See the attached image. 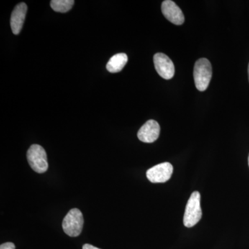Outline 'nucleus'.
Wrapping results in <instances>:
<instances>
[{
  "label": "nucleus",
  "instance_id": "nucleus-5",
  "mask_svg": "<svg viewBox=\"0 0 249 249\" xmlns=\"http://www.w3.org/2000/svg\"><path fill=\"white\" fill-rule=\"evenodd\" d=\"M173 173V165L168 162H165L147 170L146 176L150 182L165 183L171 178Z\"/></svg>",
  "mask_w": 249,
  "mask_h": 249
},
{
  "label": "nucleus",
  "instance_id": "nucleus-9",
  "mask_svg": "<svg viewBox=\"0 0 249 249\" xmlns=\"http://www.w3.org/2000/svg\"><path fill=\"white\" fill-rule=\"evenodd\" d=\"M27 12L25 3H19L14 8L11 17V27L13 34L18 35L22 30Z\"/></svg>",
  "mask_w": 249,
  "mask_h": 249
},
{
  "label": "nucleus",
  "instance_id": "nucleus-2",
  "mask_svg": "<svg viewBox=\"0 0 249 249\" xmlns=\"http://www.w3.org/2000/svg\"><path fill=\"white\" fill-rule=\"evenodd\" d=\"M212 66L206 58H200L196 62L194 67L195 83L196 89L204 91L207 89L212 78Z\"/></svg>",
  "mask_w": 249,
  "mask_h": 249
},
{
  "label": "nucleus",
  "instance_id": "nucleus-10",
  "mask_svg": "<svg viewBox=\"0 0 249 249\" xmlns=\"http://www.w3.org/2000/svg\"><path fill=\"white\" fill-rule=\"evenodd\" d=\"M127 55L125 53H121L116 54L111 57L107 64V70L110 73H118L120 72L127 64Z\"/></svg>",
  "mask_w": 249,
  "mask_h": 249
},
{
  "label": "nucleus",
  "instance_id": "nucleus-1",
  "mask_svg": "<svg viewBox=\"0 0 249 249\" xmlns=\"http://www.w3.org/2000/svg\"><path fill=\"white\" fill-rule=\"evenodd\" d=\"M201 196L198 191L192 193L187 203L186 211L183 216V224L187 228L196 225L202 217V211L200 205Z\"/></svg>",
  "mask_w": 249,
  "mask_h": 249
},
{
  "label": "nucleus",
  "instance_id": "nucleus-13",
  "mask_svg": "<svg viewBox=\"0 0 249 249\" xmlns=\"http://www.w3.org/2000/svg\"><path fill=\"white\" fill-rule=\"evenodd\" d=\"M83 249H101L97 247H93V245H89V244H85L83 246Z\"/></svg>",
  "mask_w": 249,
  "mask_h": 249
},
{
  "label": "nucleus",
  "instance_id": "nucleus-4",
  "mask_svg": "<svg viewBox=\"0 0 249 249\" xmlns=\"http://www.w3.org/2000/svg\"><path fill=\"white\" fill-rule=\"evenodd\" d=\"M27 160L31 168L37 173H44L48 170L49 164L45 149L34 144L28 150Z\"/></svg>",
  "mask_w": 249,
  "mask_h": 249
},
{
  "label": "nucleus",
  "instance_id": "nucleus-6",
  "mask_svg": "<svg viewBox=\"0 0 249 249\" xmlns=\"http://www.w3.org/2000/svg\"><path fill=\"white\" fill-rule=\"evenodd\" d=\"M156 71L165 80L173 78L175 75V66L171 59L164 53H157L154 55Z\"/></svg>",
  "mask_w": 249,
  "mask_h": 249
},
{
  "label": "nucleus",
  "instance_id": "nucleus-8",
  "mask_svg": "<svg viewBox=\"0 0 249 249\" xmlns=\"http://www.w3.org/2000/svg\"><path fill=\"white\" fill-rule=\"evenodd\" d=\"M160 134V126L155 120L147 121L139 129L138 138L141 142L151 143L158 139Z\"/></svg>",
  "mask_w": 249,
  "mask_h": 249
},
{
  "label": "nucleus",
  "instance_id": "nucleus-12",
  "mask_svg": "<svg viewBox=\"0 0 249 249\" xmlns=\"http://www.w3.org/2000/svg\"><path fill=\"white\" fill-rule=\"evenodd\" d=\"M0 249H16V246L12 242H6L0 246Z\"/></svg>",
  "mask_w": 249,
  "mask_h": 249
},
{
  "label": "nucleus",
  "instance_id": "nucleus-7",
  "mask_svg": "<svg viewBox=\"0 0 249 249\" xmlns=\"http://www.w3.org/2000/svg\"><path fill=\"white\" fill-rule=\"evenodd\" d=\"M161 11L165 18L176 25H181L185 18L182 11L171 0H165L161 5Z\"/></svg>",
  "mask_w": 249,
  "mask_h": 249
},
{
  "label": "nucleus",
  "instance_id": "nucleus-3",
  "mask_svg": "<svg viewBox=\"0 0 249 249\" xmlns=\"http://www.w3.org/2000/svg\"><path fill=\"white\" fill-rule=\"evenodd\" d=\"M84 218L81 211L78 209H72L62 221L64 232L70 237H78L83 231Z\"/></svg>",
  "mask_w": 249,
  "mask_h": 249
},
{
  "label": "nucleus",
  "instance_id": "nucleus-15",
  "mask_svg": "<svg viewBox=\"0 0 249 249\" xmlns=\"http://www.w3.org/2000/svg\"></svg>",
  "mask_w": 249,
  "mask_h": 249
},
{
  "label": "nucleus",
  "instance_id": "nucleus-11",
  "mask_svg": "<svg viewBox=\"0 0 249 249\" xmlns=\"http://www.w3.org/2000/svg\"><path fill=\"white\" fill-rule=\"evenodd\" d=\"M74 3L73 0H52L50 4L53 11L64 14L71 9Z\"/></svg>",
  "mask_w": 249,
  "mask_h": 249
},
{
  "label": "nucleus",
  "instance_id": "nucleus-14",
  "mask_svg": "<svg viewBox=\"0 0 249 249\" xmlns=\"http://www.w3.org/2000/svg\"><path fill=\"white\" fill-rule=\"evenodd\" d=\"M248 74H249V67H248Z\"/></svg>",
  "mask_w": 249,
  "mask_h": 249
}]
</instances>
